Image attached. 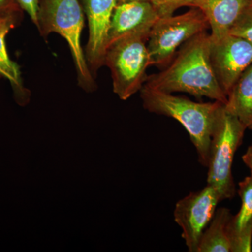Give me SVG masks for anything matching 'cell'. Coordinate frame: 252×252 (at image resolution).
I'll list each match as a JSON object with an SVG mask.
<instances>
[{
  "label": "cell",
  "instance_id": "603a6c76",
  "mask_svg": "<svg viewBox=\"0 0 252 252\" xmlns=\"http://www.w3.org/2000/svg\"><path fill=\"white\" fill-rule=\"evenodd\" d=\"M1 77H1V75H0V79H1Z\"/></svg>",
  "mask_w": 252,
  "mask_h": 252
},
{
  "label": "cell",
  "instance_id": "44dd1931",
  "mask_svg": "<svg viewBox=\"0 0 252 252\" xmlns=\"http://www.w3.org/2000/svg\"><path fill=\"white\" fill-rule=\"evenodd\" d=\"M19 22L18 20L11 18H0V28L5 26H11L12 28L16 27Z\"/></svg>",
  "mask_w": 252,
  "mask_h": 252
},
{
  "label": "cell",
  "instance_id": "8fae6325",
  "mask_svg": "<svg viewBox=\"0 0 252 252\" xmlns=\"http://www.w3.org/2000/svg\"><path fill=\"white\" fill-rule=\"evenodd\" d=\"M252 0H190L188 6L203 13L211 28L212 39L229 34Z\"/></svg>",
  "mask_w": 252,
  "mask_h": 252
},
{
  "label": "cell",
  "instance_id": "d6986e66",
  "mask_svg": "<svg viewBox=\"0 0 252 252\" xmlns=\"http://www.w3.org/2000/svg\"><path fill=\"white\" fill-rule=\"evenodd\" d=\"M18 1L23 11L28 13L32 21L36 26L39 0H18Z\"/></svg>",
  "mask_w": 252,
  "mask_h": 252
},
{
  "label": "cell",
  "instance_id": "4fadbf2b",
  "mask_svg": "<svg viewBox=\"0 0 252 252\" xmlns=\"http://www.w3.org/2000/svg\"><path fill=\"white\" fill-rule=\"evenodd\" d=\"M232 216L226 207L216 210L202 235L198 252H231L229 223Z\"/></svg>",
  "mask_w": 252,
  "mask_h": 252
},
{
  "label": "cell",
  "instance_id": "277c9868",
  "mask_svg": "<svg viewBox=\"0 0 252 252\" xmlns=\"http://www.w3.org/2000/svg\"><path fill=\"white\" fill-rule=\"evenodd\" d=\"M246 130L243 123L223 104L212 131L207 166V185L216 189L220 201L230 200L236 193L232 166Z\"/></svg>",
  "mask_w": 252,
  "mask_h": 252
},
{
  "label": "cell",
  "instance_id": "7a4b0ae2",
  "mask_svg": "<svg viewBox=\"0 0 252 252\" xmlns=\"http://www.w3.org/2000/svg\"><path fill=\"white\" fill-rule=\"evenodd\" d=\"M140 91L146 110L172 118L185 127L196 150L199 162L207 167L212 131L219 112L224 104L218 101L194 102L187 97L145 85Z\"/></svg>",
  "mask_w": 252,
  "mask_h": 252
},
{
  "label": "cell",
  "instance_id": "ac0fdd59",
  "mask_svg": "<svg viewBox=\"0 0 252 252\" xmlns=\"http://www.w3.org/2000/svg\"><path fill=\"white\" fill-rule=\"evenodd\" d=\"M23 11L18 0H0V18H15L20 21Z\"/></svg>",
  "mask_w": 252,
  "mask_h": 252
},
{
  "label": "cell",
  "instance_id": "5bb4252c",
  "mask_svg": "<svg viewBox=\"0 0 252 252\" xmlns=\"http://www.w3.org/2000/svg\"><path fill=\"white\" fill-rule=\"evenodd\" d=\"M225 108L252 130V64L227 95Z\"/></svg>",
  "mask_w": 252,
  "mask_h": 252
},
{
  "label": "cell",
  "instance_id": "8992f818",
  "mask_svg": "<svg viewBox=\"0 0 252 252\" xmlns=\"http://www.w3.org/2000/svg\"><path fill=\"white\" fill-rule=\"evenodd\" d=\"M209 27L205 15L196 8L183 14L159 18L147 41L152 65L166 67L180 46Z\"/></svg>",
  "mask_w": 252,
  "mask_h": 252
},
{
  "label": "cell",
  "instance_id": "52a82bcc",
  "mask_svg": "<svg viewBox=\"0 0 252 252\" xmlns=\"http://www.w3.org/2000/svg\"><path fill=\"white\" fill-rule=\"evenodd\" d=\"M220 202L216 189L207 185L202 190L190 192L176 203L174 219L182 228V237L189 252H198L202 235Z\"/></svg>",
  "mask_w": 252,
  "mask_h": 252
},
{
  "label": "cell",
  "instance_id": "ba28073f",
  "mask_svg": "<svg viewBox=\"0 0 252 252\" xmlns=\"http://www.w3.org/2000/svg\"><path fill=\"white\" fill-rule=\"evenodd\" d=\"M210 61L217 81L227 96L252 64V45L246 39L231 34L211 38Z\"/></svg>",
  "mask_w": 252,
  "mask_h": 252
},
{
  "label": "cell",
  "instance_id": "30bf717a",
  "mask_svg": "<svg viewBox=\"0 0 252 252\" xmlns=\"http://www.w3.org/2000/svg\"><path fill=\"white\" fill-rule=\"evenodd\" d=\"M159 18L150 1H130L117 4L109 28L107 50L127 36L150 33Z\"/></svg>",
  "mask_w": 252,
  "mask_h": 252
},
{
  "label": "cell",
  "instance_id": "7c38bea8",
  "mask_svg": "<svg viewBox=\"0 0 252 252\" xmlns=\"http://www.w3.org/2000/svg\"><path fill=\"white\" fill-rule=\"evenodd\" d=\"M241 200L240 210L230 220L231 252H250L252 243V177H245L238 184Z\"/></svg>",
  "mask_w": 252,
  "mask_h": 252
},
{
  "label": "cell",
  "instance_id": "3957f363",
  "mask_svg": "<svg viewBox=\"0 0 252 252\" xmlns=\"http://www.w3.org/2000/svg\"><path fill=\"white\" fill-rule=\"evenodd\" d=\"M36 28L43 37L57 33L67 41L77 70L78 84L86 92L95 91L81 44L84 14L79 0H39Z\"/></svg>",
  "mask_w": 252,
  "mask_h": 252
},
{
  "label": "cell",
  "instance_id": "5b68a950",
  "mask_svg": "<svg viewBox=\"0 0 252 252\" xmlns=\"http://www.w3.org/2000/svg\"><path fill=\"white\" fill-rule=\"evenodd\" d=\"M149 33L127 36L106 51L104 65L110 70L113 91L127 100L142 89L147 79V68L152 65L147 41Z\"/></svg>",
  "mask_w": 252,
  "mask_h": 252
},
{
  "label": "cell",
  "instance_id": "7402d4cb",
  "mask_svg": "<svg viewBox=\"0 0 252 252\" xmlns=\"http://www.w3.org/2000/svg\"><path fill=\"white\" fill-rule=\"evenodd\" d=\"M130 1H150V0H117V4L123 3L130 2Z\"/></svg>",
  "mask_w": 252,
  "mask_h": 252
},
{
  "label": "cell",
  "instance_id": "9c48e42d",
  "mask_svg": "<svg viewBox=\"0 0 252 252\" xmlns=\"http://www.w3.org/2000/svg\"><path fill=\"white\" fill-rule=\"evenodd\" d=\"M117 6V0H84L89 29L85 57L94 77L104 65L109 28Z\"/></svg>",
  "mask_w": 252,
  "mask_h": 252
},
{
  "label": "cell",
  "instance_id": "9a60e30c",
  "mask_svg": "<svg viewBox=\"0 0 252 252\" xmlns=\"http://www.w3.org/2000/svg\"><path fill=\"white\" fill-rule=\"evenodd\" d=\"M13 28L11 26L0 28V75L11 83L18 103L25 105L29 101L30 93L23 85L19 66L10 59L5 41L8 33Z\"/></svg>",
  "mask_w": 252,
  "mask_h": 252
},
{
  "label": "cell",
  "instance_id": "ffe728a7",
  "mask_svg": "<svg viewBox=\"0 0 252 252\" xmlns=\"http://www.w3.org/2000/svg\"><path fill=\"white\" fill-rule=\"evenodd\" d=\"M242 159H243L244 163L250 169V172H251L250 176L252 177V143L249 146L246 152L242 157Z\"/></svg>",
  "mask_w": 252,
  "mask_h": 252
},
{
  "label": "cell",
  "instance_id": "2e32d148",
  "mask_svg": "<svg viewBox=\"0 0 252 252\" xmlns=\"http://www.w3.org/2000/svg\"><path fill=\"white\" fill-rule=\"evenodd\" d=\"M229 34L243 38L252 45V1L231 28Z\"/></svg>",
  "mask_w": 252,
  "mask_h": 252
},
{
  "label": "cell",
  "instance_id": "6da1fadb",
  "mask_svg": "<svg viewBox=\"0 0 252 252\" xmlns=\"http://www.w3.org/2000/svg\"><path fill=\"white\" fill-rule=\"evenodd\" d=\"M210 34L200 33L186 42L165 69L147 77L144 85L170 93H186L197 98L207 97L225 104L210 61Z\"/></svg>",
  "mask_w": 252,
  "mask_h": 252
},
{
  "label": "cell",
  "instance_id": "e0dca14e",
  "mask_svg": "<svg viewBox=\"0 0 252 252\" xmlns=\"http://www.w3.org/2000/svg\"><path fill=\"white\" fill-rule=\"evenodd\" d=\"M190 0H150L160 17L173 15L176 10L188 6Z\"/></svg>",
  "mask_w": 252,
  "mask_h": 252
}]
</instances>
